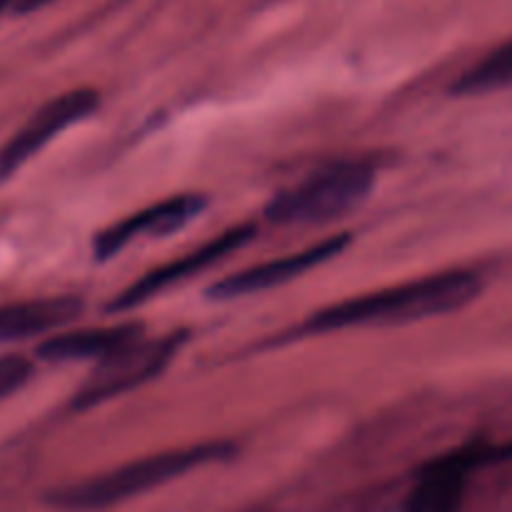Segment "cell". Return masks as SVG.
Returning a JSON list of instances; mask_svg holds the SVG:
<instances>
[{
  "label": "cell",
  "mask_w": 512,
  "mask_h": 512,
  "mask_svg": "<svg viewBox=\"0 0 512 512\" xmlns=\"http://www.w3.org/2000/svg\"><path fill=\"white\" fill-rule=\"evenodd\" d=\"M480 293H483V280L470 270L435 273L328 305L293 328L290 338H315V335L350 328H393V325L420 323V320L458 313L475 303Z\"/></svg>",
  "instance_id": "cell-1"
},
{
  "label": "cell",
  "mask_w": 512,
  "mask_h": 512,
  "mask_svg": "<svg viewBox=\"0 0 512 512\" xmlns=\"http://www.w3.org/2000/svg\"><path fill=\"white\" fill-rule=\"evenodd\" d=\"M235 453H238V448L228 440L170 448L163 453L130 460V463L108 470V473L60 485V488L48 490L43 500L60 512H100L140 498L150 490L163 488V485L173 483V480L183 478L193 470L208 468L213 463H225Z\"/></svg>",
  "instance_id": "cell-2"
},
{
  "label": "cell",
  "mask_w": 512,
  "mask_h": 512,
  "mask_svg": "<svg viewBox=\"0 0 512 512\" xmlns=\"http://www.w3.org/2000/svg\"><path fill=\"white\" fill-rule=\"evenodd\" d=\"M375 168L358 160L325 165L300 183L280 190L265 205L275 225H328L355 213L375 188Z\"/></svg>",
  "instance_id": "cell-3"
},
{
  "label": "cell",
  "mask_w": 512,
  "mask_h": 512,
  "mask_svg": "<svg viewBox=\"0 0 512 512\" xmlns=\"http://www.w3.org/2000/svg\"><path fill=\"white\" fill-rule=\"evenodd\" d=\"M188 330H173L163 338H140L128 348L118 350L93 368L78 393L73 395L75 410H90L108 400L120 398L125 393L153 383L158 375L168 370V365L178 358L180 350L188 343Z\"/></svg>",
  "instance_id": "cell-4"
},
{
  "label": "cell",
  "mask_w": 512,
  "mask_h": 512,
  "mask_svg": "<svg viewBox=\"0 0 512 512\" xmlns=\"http://www.w3.org/2000/svg\"><path fill=\"white\" fill-rule=\"evenodd\" d=\"M100 108V93L93 88H73L40 105L3 145H0V185L13 180L58 135L83 123Z\"/></svg>",
  "instance_id": "cell-5"
},
{
  "label": "cell",
  "mask_w": 512,
  "mask_h": 512,
  "mask_svg": "<svg viewBox=\"0 0 512 512\" xmlns=\"http://www.w3.org/2000/svg\"><path fill=\"white\" fill-rule=\"evenodd\" d=\"M258 228L253 223H243V225H233L225 233L215 235L213 240L203 243L200 248L190 250V253L180 255V258L170 260V263L158 265V268L148 270L145 275H140L138 280L128 285L123 293L115 295L113 300L108 303V313L110 315H120V313H130V310L140 308V305L150 303L153 298H158L160 293L165 290L175 288V285L185 283V280L195 278V275L205 273L213 265L223 263L228 255L238 253L243 250L250 240L255 238Z\"/></svg>",
  "instance_id": "cell-6"
},
{
  "label": "cell",
  "mask_w": 512,
  "mask_h": 512,
  "mask_svg": "<svg viewBox=\"0 0 512 512\" xmlns=\"http://www.w3.org/2000/svg\"><path fill=\"white\" fill-rule=\"evenodd\" d=\"M350 240L353 238L348 233H338L333 238L308 245V248L298 250V253L283 255V258L268 260V263L250 265V268L238 270V273L220 278L218 283L210 285L205 290V298L223 303V300H238L248 298V295L268 293L273 288H283V285L298 280L300 275L310 273V270L320 268V265L338 258L340 253H345L350 248Z\"/></svg>",
  "instance_id": "cell-7"
},
{
  "label": "cell",
  "mask_w": 512,
  "mask_h": 512,
  "mask_svg": "<svg viewBox=\"0 0 512 512\" xmlns=\"http://www.w3.org/2000/svg\"><path fill=\"white\" fill-rule=\"evenodd\" d=\"M205 208H208V198L205 195L183 193L170 195V198L148 205V208L138 210V213L125 215L123 220L108 225V228H103L95 235L93 258L105 263V260L123 253L135 240L165 238V235L178 233V230L188 228L193 220H198Z\"/></svg>",
  "instance_id": "cell-8"
},
{
  "label": "cell",
  "mask_w": 512,
  "mask_h": 512,
  "mask_svg": "<svg viewBox=\"0 0 512 512\" xmlns=\"http://www.w3.org/2000/svg\"><path fill=\"white\" fill-rule=\"evenodd\" d=\"M512 455V445L505 448H465L453 455L433 460L420 473L418 485L410 493L403 512H458L463 505L468 475L490 460Z\"/></svg>",
  "instance_id": "cell-9"
},
{
  "label": "cell",
  "mask_w": 512,
  "mask_h": 512,
  "mask_svg": "<svg viewBox=\"0 0 512 512\" xmlns=\"http://www.w3.org/2000/svg\"><path fill=\"white\" fill-rule=\"evenodd\" d=\"M145 328L140 323H115V325H93V328L68 330L53 338L43 340L35 350L38 360L45 363H103L105 358L118 350L128 348L130 343L140 340Z\"/></svg>",
  "instance_id": "cell-10"
},
{
  "label": "cell",
  "mask_w": 512,
  "mask_h": 512,
  "mask_svg": "<svg viewBox=\"0 0 512 512\" xmlns=\"http://www.w3.org/2000/svg\"><path fill=\"white\" fill-rule=\"evenodd\" d=\"M83 310L85 305L78 295H53L0 305V348L63 330L80 318Z\"/></svg>",
  "instance_id": "cell-11"
},
{
  "label": "cell",
  "mask_w": 512,
  "mask_h": 512,
  "mask_svg": "<svg viewBox=\"0 0 512 512\" xmlns=\"http://www.w3.org/2000/svg\"><path fill=\"white\" fill-rule=\"evenodd\" d=\"M500 90H512V40L490 50L473 68L465 70L453 83L450 93L460 98H475V95H490Z\"/></svg>",
  "instance_id": "cell-12"
},
{
  "label": "cell",
  "mask_w": 512,
  "mask_h": 512,
  "mask_svg": "<svg viewBox=\"0 0 512 512\" xmlns=\"http://www.w3.org/2000/svg\"><path fill=\"white\" fill-rule=\"evenodd\" d=\"M33 370V360L23 358V355H0V400L25 388L28 380L33 378Z\"/></svg>",
  "instance_id": "cell-13"
},
{
  "label": "cell",
  "mask_w": 512,
  "mask_h": 512,
  "mask_svg": "<svg viewBox=\"0 0 512 512\" xmlns=\"http://www.w3.org/2000/svg\"><path fill=\"white\" fill-rule=\"evenodd\" d=\"M53 0H10V10L18 15H25V13H35V10L45 8V5H50Z\"/></svg>",
  "instance_id": "cell-14"
},
{
  "label": "cell",
  "mask_w": 512,
  "mask_h": 512,
  "mask_svg": "<svg viewBox=\"0 0 512 512\" xmlns=\"http://www.w3.org/2000/svg\"><path fill=\"white\" fill-rule=\"evenodd\" d=\"M8 8H10V0H0V13H5Z\"/></svg>",
  "instance_id": "cell-15"
}]
</instances>
